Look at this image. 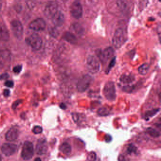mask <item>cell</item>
<instances>
[{
  "instance_id": "25",
  "label": "cell",
  "mask_w": 161,
  "mask_h": 161,
  "mask_svg": "<svg viewBox=\"0 0 161 161\" xmlns=\"http://www.w3.org/2000/svg\"><path fill=\"white\" fill-rule=\"evenodd\" d=\"M110 111L108 108L106 107H101L99 108L97 111V114L101 116H106L109 115Z\"/></svg>"
},
{
  "instance_id": "15",
  "label": "cell",
  "mask_w": 161,
  "mask_h": 161,
  "mask_svg": "<svg viewBox=\"0 0 161 161\" xmlns=\"http://www.w3.org/2000/svg\"><path fill=\"white\" fill-rule=\"evenodd\" d=\"M19 135V132L17 128L16 127H11L6 133V139L9 141H13L17 139Z\"/></svg>"
},
{
  "instance_id": "2",
  "label": "cell",
  "mask_w": 161,
  "mask_h": 161,
  "mask_svg": "<svg viewBox=\"0 0 161 161\" xmlns=\"http://www.w3.org/2000/svg\"><path fill=\"white\" fill-rule=\"evenodd\" d=\"M93 81V78L89 74L83 75L79 79L77 84V89L80 93H83L89 88Z\"/></svg>"
},
{
  "instance_id": "12",
  "label": "cell",
  "mask_w": 161,
  "mask_h": 161,
  "mask_svg": "<svg viewBox=\"0 0 161 161\" xmlns=\"http://www.w3.org/2000/svg\"><path fill=\"white\" fill-rule=\"evenodd\" d=\"M46 23L45 20L42 18H37L32 21L30 24V27L36 31H40L45 30Z\"/></svg>"
},
{
  "instance_id": "7",
  "label": "cell",
  "mask_w": 161,
  "mask_h": 161,
  "mask_svg": "<svg viewBox=\"0 0 161 161\" xmlns=\"http://www.w3.org/2000/svg\"><path fill=\"white\" fill-rule=\"evenodd\" d=\"M26 42L28 45L35 50H38L40 49L42 45V40L41 37L37 34H32L26 39Z\"/></svg>"
},
{
  "instance_id": "20",
  "label": "cell",
  "mask_w": 161,
  "mask_h": 161,
  "mask_svg": "<svg viewBox=\"0 0 161 161\" xmlns=\"http://www.w3.org/2000/svg\"><path fill=\"white\" fill-rule=\"evenodd\" d=\"M146 132L151 137L153 138H157L160 136V132L157 131L155 128L152 127H149L147 128Z\"/></svg>"
},
{
  "instance_id": "27",
  "label": "cell",
  "mask_w": 161,
  "mask_h": 161,
  "mask_svg": "<svg viewBox=\"0 0 161 161\" xmlns=\"http://www.w3.org/2000/svg\"><path fill=\"white\" fill-rule=\"evenodd\" d=\"M116 63V58L115 57H113V58L112 59L111 61L110 62V63H109V66H108L107 69L106 71V72L107 74H108L109 72H110V71L112 70V68L115 66Z\"/></svg>"
},
{
  "instance_id": "30",
  "label": "cell",
  "mask_w": 161,
  "mask_h": 161,
  "mask_svg": "<svg viewBox=\"0 0 161 161\" xmlns=\"http://www.w3.org/2000/svg\"><path fill=\"white\" fill-rule=\"evenodd\" d=\"M49 33L52 36L54 37H56L58 36V31L56 30V28H53V27H51L49 30Z\"/></svg>"
},
{
  "instance_id": "33",
  "label": "cell",
  "mask_w": 161,
  "mask_h": 161,
  "mask_svg": "<svg viewBox=\"0 0 161 161\" xmlns=\"http://www.w3.org/2000/svg\"><path fill=\"white\" fill-rule=\"evenodd\" d=\"M6 86L9 87H12L14 86V83L11 80H7L5 82Z\"/></svg>"
},
{
  "instance_id": "35",
  "label": "cell",
  "mask_w": 161,
  "mask_h": 161,
  "mask_svg": "<svg viewBox=\"0 0 161 161\" xmlns=\"http://www.w3.org/2000/svg\"><path fill=\"white\" fill-rule=\"evenodd\" d=\"M118 160V161H127V160L125 158V157L122 155H120L119 156Z\"/></svg>"
},
{
  "instance_id": "17",
  "label": "cell",
  "mask_w": 161,
  "mask_h": 161,
  "mask_svg": "<svg viewBox=\"0 0 161 161\" xmlns=\"http://www.w3.org/2000/svg\"><path fill=\"white\" fill-rule=\"evenodd\" d=\"M135 80V77L132 74H123L120 77L119 80L122 84H130L134 82Z\"/></svg>"
},
{
  "instance_id": "40",
  "label": "cell",
  "mask_w": 161,
  "mask_h": 161,
  "mask_svg": "<svg viewBox=\"0 0 161 161\" xmlns=\"http://www.w3.org/2000/svg\"><path fill=\"white\" fill-rule=\"evenodd\" d=\"M2 161V158L1 156L0 155V161Z\"/></svg>"
},
{
  "instance_id": "32",
  "label": "cell",
  "mask_w": 161,
  "mask_h": 161,
  "mask_svg": "<svg viewBox=\"0 0 161 161\" xmlns=\"http://www.w3.org/2000/svg\"><path fill=\"white\" fill-rule=\"evenodd\" d=\"M22 70V66L21 65H17L13 68V71L14 73H20L21 71Z\"/></svg>"
},
{
  "instance_id": "29",
  "label": "cell",
  "mask_w": 161,
  "mask_h": 161,
  "mask_svg": "<svg viewBox=\"0 0 161 161\" xmlns=\"http://www.w3.org/2000/svg\"><path fill=\"white\" fill-rule=\"evenodd\" d=\"M42 131L43 128L40 126H36L32 128V132L35 134H40Z\"/></svg>"
},
{
  "instance_id": "21",
  "label": "cell",
  "mask_w": 161,
  "mask_h": 161,
  "mask_svg": "<svg viewBox=\"0 0 161 161\" xmlns=\"http://www.w3.org/2000/svg\"><path fill=\"white\" fill-rule=\"evenodd\" d=\"M150 66L148 63H144L139 66L138 69V72L141 75H145L148 72Z\"/></svg>"
},
{
  "instance_id": "1",
  "label": "cell",
  "mask_w": 161,
  "mask_h": 161,
  "mask_svg": "<svg viewBox=\"0 0 161 161\" xmlns=\"http://www.w3.org/2000/svg\"><path fill=\"white\" fill-rule=\"evenodd\" d=\"M126 32L123 28H117L114 32L112 39V45L116 49H119L122 47L126 41Z\"/></svg>"
},
{
  "instance_id": "39",
  "label": "cell",
  "mask_w": 161,
  "mask_h": 161,
  "mask_svg": "<svg viewBox=\"0 0 161 161\" xmlns=\"http://www.w3.org/2000/svg\"><path fill=\"white\" fill-rule=\"evenodd\" d=\"M2 7V3L0 1V10H1Z\"/></svg>"
},
{
  "instance_id": "22",
  "label": "cell",
  "mask_w": 161,
  "mask_h": 161,
  "mask_svg": "<svg viewBox=\"0 0 161 161\" xmlns=\"http://www.w3.org/2000/svg\"><path fill=\"white\" fill-rule=\"evenodd\" d=\"M72 28L74 32L78 35H82L83 34L84 29L80 24L78 23H74L72 26Z\"/></svg>"
},
{
  "instance_id": "26",
  "label": "cell",
  "mask_w": 161,
  "mask_h": 161,
  "mask_svg": "<svg viewBox=\"0 0 161 161\" xmlns=\"http://www.w3.org/2000/svg\"><path fill=\"white\" fill-rule=\"evenodd\" d=\"M159 111H160V109H155L146 112L145 114V118L148 119L149 118L152 117L158 113Z\"/></svg>"
},
{
  "instance_id": "3",
  "label": "cell",
  "mask_w": 161,
  "mask_h": 161,
  "mask_svg": "<svg viewBox=\"0 0 161 161\" xmlns=\"http://www.w3.org/2000/svg\"><path fill=\"white\" fill-rule=\"evenodd\" d=\"M103 93L106 99L109 101H114L115 100L116 98L115 86L113 82H107L105 84Z\"/></svg>"
},
{
  "instance_id": "31",
  "label": "cell",
  "mask_w": 161,
  "mask_h": 161,
  "mask_svg": "<svg viewBox=\"0 0 161 161\" xmlns=\"http://www.w3.org/2000/svg\"><path fill=\"white\" fill-rule=\"evenodd\" d=\"M22 100H17L16 101L14 102L12 105V108L13 110H15L16 109L17 107L19 105H20L21 103H22Z\"/></svg>"
},
{
  "instance_id": "23",
  "label": "cell",
  "mask_w": 161,
  "mask_h": 161,
  "mask_svg": "<svg viewBox=\"0 0 161 161\" xmlns=\"http://www.w3.org/2000/svg\"><path fill=\"white\" fill-rule=\"evenodd\" d=\"M116 5L122 11H125L128 8V3L127 1H116Z\"/></svg>"
},
{
  "instance_id": "36",
  "label": "cell",
  "mask_w": 161,
  "mask_h": 161,
  "mask_svg": "<svg viewBox=\"0 0 161 161\" xmlns=\"http://www.w3.org/2000/svg\"><path fill=\"white\" fill-rule=\"evenodd\" d=\"M10 94V91L8 89H5L4 91H3V95L5 97H8L9 96Z\"/></svg>"
},
{
  "instance_id": "38",
  "label": "cell",
  "mask_w": 161,
  "mask_h": 161,
  "mask_svg": "<svg viewBox=\"0 0 161 161\" xmlns=\"http://www.w3.org/2000/svg\"><path fill=\"white\" fill-rule=\"evenodd\" d=\"M34 161H42V160L39 157H37L34 160Z\"/></svg>"
},
{
  "instance_id": "13",
  "label": "cell",
  "mask_w": 161,
  "mask_h": 161,
  "mask_svg": "<svg viewBox=\"0 0 161 161\" xmlns=\"http://www.w3.org/2000/svg\"><path fill=\"white\" fill-rule=\"evenodd\" d=\"M36 149L37 155H43L46 154L48 150V145L46 139L43 138L39 139L36 144Z\"/></svg>"
},
{
  "instance_id": "34",
  "label": "cell",
  "mask_w": 161,
  "mask_h": 161,
  "mask_svg": "<svg viewBox=\"0 0 161 161\" xmlns=\"http://www.w3.org/2000/svg\"><path fill=\"white\" fill-rule=\"evenodd\" d=\"M9 77V75L8 73H3L0 75V80H5L8 79Z\"/></svg>"
},
{
  "instance_id": "18",
  "label": "cell",
  "mask_w": 161,
  "mask_h": 161,
  "mask_svg": "<svg viewBox=\"0 0 161 161\" xmlns=\"http://www.w3.org/2000/svg\"><path fill=\"white\" fill-rule=\"evenodd\" d=\"M62 38L64 40L72 45H75L77 43V39L76 36L74 34L69 32H67L63 34Z\"/></svg>"
},
{
  "instance_id": "24",
  "label": "cell",
  "mask_w": 161,
  "mask_h": 161,
  "mask_svg": "<svg viewBox=\"0 0 161 161\" xmlns=\"http://www.w3.org/2000/svg\"><path fill=\"white\" fill-rule=\"evenodd\" d=\"M137 148L134 144H130L128 145L126 148V152L128 155H132L133 153H136Z\"/></svg>"
},
{
  "instance_id": "6",
  "label": "cell",
  "mask_w": 161,
  "mask_h": 161,
  "mask_svg": "<svg viewBox=\"0 0 161 161\" xmlns=\"http://www.w3.org/2000/svg\"><path fill=\"white\" fill-rule=\"evenodd\" d=\"M97 56L103 63H106L114 55V51L111 47H107L103 50L97 51Z\"/></svg>"
},
{
  "instance_id": "19",
  "label": "cell",
  "mask_w": 161,
  "mask_h": 161,
  "mask_svg": "<svg viewBox=\"0 0 161 161\" xmlns=\"http://www.w3.org/2000/svg\"><path fill=\"white\" fill-rule=\"evenodd\" d=\"M60 151L66 155H69L71 152V145L67 142H64L60 146L59 148Z\"/></svg>"
},
{
  "instance_id": "37",
  "label": "cell",
  "mask_w": 161,
  "mask_h": 161,
  "mask_svg": "<svg viewBox=\"0 0 161 161\" xmlns=\"http://www.w3.org/2000/svg\"><path fill=\"white\" fill-rule=\"evenodd\" d=\"M60 108H61V109H63V110H64V109H65L66 108V105L63 103H62L60 105Z\"/></svg>"
},
{
  "instance_id": "9",
  "label": "cell",
  "mask_w": 161,
  "mask_h": 161,
  "mask_svg": "<svg viewBox=\"0 0 161 161\" xmlns=\"http://www.w3.org/2000/svg\"><path fill=\"white\" fill-rule=\"evenodd\" d=\"M70 13L75 19L81 18L83 15V8L81 3L78 2H74L70 6Z\"/></svg>"
},
{
  "instance_id": "14",
  "label": "cell",
  "mask_w": 161,
  "mask_h": 161,
  "mask_svg": "<svg viewBox=\"0 0 161 161\" xmlns=\"http://www.w3.org/2000/svg\"><path fill=\"white\" fill-rule=\"evenodd\" d=\"M53 24L56 27H61L65 21V16L62 11H58L55 14L52 18Z\"/></svg>"
},
{
  "instance_id": "11",
  "label": "cell",
  "mask_w": 161,
  "mask_h": 161,
  "mask_svg": "<svg viewBox=\"0 0 161 161\" xmlns=\"http://www.w3.org/2000/svg\"><path fill=\"white\" fill-rule=\"evenodd\" d=\"M17 146L15 144L5 143L1 147L2 152L7 156H12L15 153L17 150Z\"/></svg>"
},
{
  "instance_id": "10",
  "label": "cell",
  "mask_w": 161,
  "mask_h": 161,
  "mask_svg": "<svg viewBox=\"0 0 161 161\" xmlns=\"http://www.w3.org/2000/svg\"><path fill=\"white\" fill-rule=\"evenodd\" d=\"M58 11V4L55 2H49L45 7L44 14L48 19H52V17Z\"/></svg>"
},
{
  "instance_id": "16",
  "label": "cell",
  "mask_w": 161,
  "mask_h": 161,
  "mask_svg": "<svg viewBox=\"0 0 161 161\" xmlns=\"http://www.w3.org/2000/svg\"><path fill=\"white\" fill-rule=\"evenodd\" d=\"M10 39V33L5 25L0 24V40L7 41Z\"/></svg>"
},
{
  "instance_id": "28",
  "label": "cell",
  "mask_w": 161,
  "mask_h": 161,
  "mask_svg": "<svg viewBox=\"0 0 161 161\" xmlns=\"http://www.w3.org/2000/svg\"><path fill=\"white\" fill-rule=\"evenodd\" d=\"M88 161H96V154L94 152H91L88 154L87 156Z\"/></svg>"
},
{
  "instance_id": "8",
  "label": "cell",
  "mask_w": 161,
  "mask_h": 161,
  "mask_svg": "<svg viewBox=\"0 0 161 161\" xmlns=\"http://www.w3.org/2000/svg\"><path fill=\"white\" fill-rule=\"evenodd\" d=\"M11 28L14 36L17 39H22L23 36V27L19 20H14L11 23Z\"/></svg>"
},
{
  "instance_id": "4",
  "label": "cell",
  "mask_w": 161,
  "mask_h": 161,
  "mask_svg": "<svg viewBox=\"0 0 161 161\" xmlns=\"http://www.w3.org/2000/svg\"><path fill=\"white\" fill-rule=\"evenodd\" d=\"M87 67L90 73L96 74L100 70V62L95 56L89 55L87 60Z\"/></svg>"
},
{
  "instance_id": "5",
  "label": "cell",
  "mask_w": 161,
  "mask_h": 161,
  "mask_svg": "<svg viewBox=\"0 0 161 161\" xmlns=\"http://www.w3.org/2000/svg\"><path fill=\"white\" fill-rule=\"evenodd\" d=\"M34 146L32 143L30 141H25L22 147L21 153V157L24 160H30L32 159L34 155Z\"/></svg>"
}]
</instances>
